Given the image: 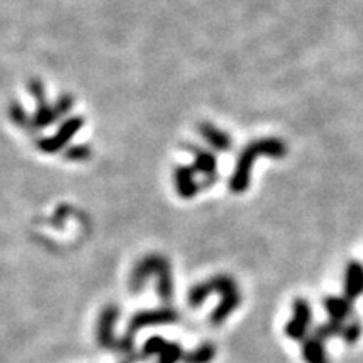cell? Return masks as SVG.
I'll use <instances>...</instances> for the list:
<instances>
[{
    "mask_svg": "<svg viewBox=\"0 0 363 363\" xmlns=\"http://www.w3.org/2000/svg\"><path fill=\"white\" fill-rule=\"evenodd\" d=\"M305 357L308 363H330L325 350V340L320 337L311 338L305 345Z\"/></svg>",
    "mask_w": 363,
    "mask_h": 363,
    "instance_id": "cell-4",
    "label": "cell"
},
{
    "mask_svg": "<svg viewBox=\"0 0 363 363\" xmlns=\"http://www.w3.org/2000/svg\"><path fill=\"white\" fill-rule=\"evenodd\" d=\"M363 293V266L352 261L345 271V296L350 301L357 299Z\"/></svg>",
    "mask_w": 363,
    "mask_h": 363,
    "instance_id": "cell-1",
    "label": "cell"
},
{
    "mask_svg": "<svg viewBox=\"0 0 363 363\" xmlns=\"http://www.w3.org/2000/svg\"><path fill=\"white\" fill-rule=\"evenodd\" d=\"M362 335V325L360 321H352V323H347L343 328L342 338L347 343H355Z\"/></svg>",
    "mask_w": 363,
    "mask_h": 363,
    "instance_id": "cell-5",
    "label": "cell"
},
{
    "mask_svg": "<svg viewBox=\"0 0 363 363\" xmlns=\"http://www.w3.org/2000/svg\"><path fill=\"white\" fill-rule=\"evenodd\" d=\"M352 303L353 301H350L347 296H343V298L333 296V298L326 299L325 308H326V311H328L331 320L345 321L352 313Z\"/></svg>",
    "mask_w": 363,
    "mask_h": 363,
    "instance_id": "cell-2",
    "label": "cell"
},
{
    "mask_svg": "<svg viewBox=\"0 0 363 363\" xmlns=\"http://www.w3.org/2000/svg\"><path fill=\"white\" fill-rule=\"evenodd\" d=\"M294 310H296V320L291 321L293 325L289 328V333L293 335V338H301L311 321V308L305 301H298L294 305Z\"/></svg>",
    "mask_w": 363,
    "mask_h": 363,
    "instance_id": "cell-3",
    "label": "cell"
}]
</instances>
